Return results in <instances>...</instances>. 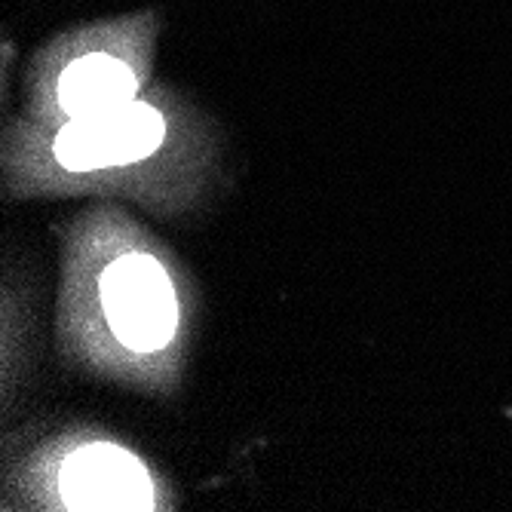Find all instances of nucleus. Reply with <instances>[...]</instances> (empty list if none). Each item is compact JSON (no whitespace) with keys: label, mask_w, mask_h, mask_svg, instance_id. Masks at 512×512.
<instances>
[{"label":"nucleus","mask_w":512,"mask_h":512,"mask_svg":"<svg viewBox=\"0 0 512 512\" xmlns=\"http://www.w3.org/2000/svg\"><path fill=\"white\" fill-rule=\"evenodd\" d=\"M218 166V126L172 86L56 126L19 117L4 135V188L16 200L120 194L184 215L215 188Z\"/></svg>","instance_id":"obj_2"},{"label":"nucleus","mask_w":512,"mask_h":512,"mask_svg":"<svg viewBox=\"0 0 512 512\" xmlns=\"http://www.w3.org/2000/svg\"><path fill=\"white\" fill-rule=\"evenodd\" d=\"M7 503L56 512H157L172 509L169 482L151 463L96 430L46 439L10 473Z\"/></svg>","instance_id":"obj_4"},{"label":"nucleus","mask_w":512,"mask_h":512,"mask_svg":"<svg viewBox=\"0 0 512 512\" xmlns=\"http://www.w3.org/2000/svg\"><path fill=\"white\" fill-rule=\"evenodd\" d=\"M157 40L160 16L154 10L96 19L56 34L31 59L25 120L56 126L145 96Z\"/></svg>","instance_id":"obj_3"},{"label":"nucleus","mask_w":512,"mask_h":512,"mask_svg":"<svg viewBox=\"0 0 512 512\" xmlns=\"http://www.w3.org/2000/svg\"><path fill=\"white\" fill-rule=\"evenodd\" d=\"M200 292L154 230L92 206L62 234L59 353L92 378L172 396L191 359Z\"/></svg>","instance_id":"obj_1"}]
</instances>
